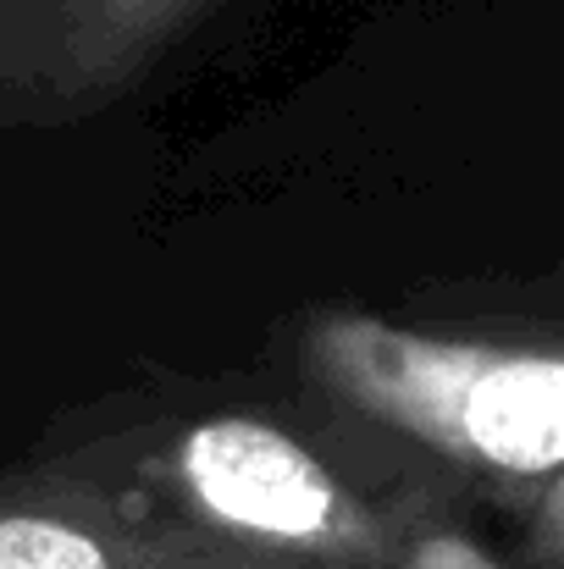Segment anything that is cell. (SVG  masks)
I'll return each mask as SVG.
<instances>
[{"mask_svg":"<svg viewBox=\"0 0 564 569\" xmlns=\"http://www.w3.org/2000/svg\"><path fill=\"white\" fill-rule=\"evenodd\" d=\"M310 377L376 426L504 481L564 470V349L465 343L376 316H327Z\"/></svg>","mask_w":564,"mask_h":569,"instance_id":"6da1fadb","label":"cell"},{"mask_svg":"<svg viewBox=\"0 0 564 569\" xmlns=\"http://www.w3.org/2000/svg\"><path fill=\"white\" fill-rule=\"evenodd\" d=\"M178 509L216 537L294 559L310 569H393L398 526L360 503L305 442L288 431L216 415L188 426L172 448Z\"/></svg>","mask_w":564,"mask_h":569,"instance_id":"7a4b0ae2","label":"cell"},{"mask_svg":"<svg viewBox=\"0 0 564 569\" xmlns=\"http://www.w3.org/2000/svg\"><path fill=\"white\" fill-rule=\"evenodd\" d=\"M0 569H310L95 487L0 498Z\"/></svg>","mask_w":564,"mask_h":569,"instance_id":"3957f363","label":"cell"},{"mask_svg":"<svg viewBox=\"0 0 564 569\" xmlns=\"http://www.w3.org/2000/svg\"><path fill=\"white\" fill-rule=\"evenodd\" d=\"M393 569H504V565L459 526H415V531H398Z\"/></svg>","mask_w":564,"mask_h":569,"instance_id":"277c9868","label":"cell"},{"mask_svg":"<svg viewBox=\"0 0 564 569\" xmlns=\"http://www.w3.org/2000/svg\"><path fill=\"white\" fill-rule=\"evenodd\" d=\"M532 542H537V559H543V565H564V470L548 481V492H543V503H537Z\"/></svg>","mask_w":564,"mask_h":569,"instance_id":"5b68a950","label":"cell"},{"mask_svg":"<svg viewBox=\"0 0 564 569\" xmlns=\"http://www.w3.org/2000/svg\"><path fill=\"white\" fill-rule=\"evenodd\" d=\"M117 6H139V11H150V6H167V0H117Z\"/></svg>","mask_w":564,"mask_h":569,"instance_id":"8992f818","label":"cell"}]
</instances>
